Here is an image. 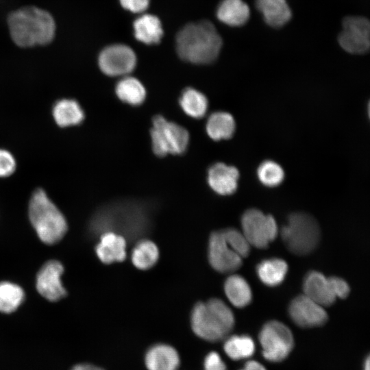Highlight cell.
I'll use <instances>...</instances> for the list:
<instances>
[{
	"instance_id": "5bb4252c",
	"label": "cell",
	"mask_w": 370,
	"mask_h": 370,
	"mask_svg": "<svg viewBox=\"0 0 370 370\" xmlns=\"http://www.w3.org/2000/svg\"><path fill=\"white\" fill-rule=\"evenodd\" d=\"M64 267L59 261L47 262L36 276V286L38 292L50 301H57L64 297L66 291L61 281Z\"/></svg>"
},
{
	"instance_id": "e0dca14e",
	"label": "cell",
	"mask_w": 370,
	"mask_h": 370,
	"mask_svg": "<svg viewBox=\"0 0 370 370\" xmlns=\"http://www.w3.org/2000/svg\"><path fill=\"white\" fill-rule=\"evenodd\" d=\"M126 246L127 241L123 236L114 232H106L101 234L95 252L103 263L111 264L125 259Z\"/></svg>"
},
{
	"instance_id": "8fae6325",
	"label": "cell",
	"mask_w": 370,
	"mask_h": 370,
	"mask_svg": "<svg viewBox=\"0 0 370 370\" xmlns=\"http://www.w3.org/2000/svg\"><path fill=\"white\" fill-rule=\"evenodd\" d=\"M136 62V56L132 49L122 44L106 47L98 58L100 70L110 77L129 75L135 69Z\"/></svg>"
},
{
	"instance_id": "ba28073f",
	"label": "cell",
	"mask_w": 370,
	"mask_h": 370,
	"mask_svg": "<svg viewBox=\"0 0 370 370\" xmlns=\"http://www.w3.org/2000/svg\"><path fill=\"white\" fill-rule=\"evenodd\" d=\"M241 227L249 244L258 249L267 248L278 234L274 217L255 208L247 210L243 213Z\"/></svg>"
},
{
	"instance_id": "5b68a950",
	"label": "cell",
	"mask_w": 370,
	"mask_h": 370,
	"mask_svg": "<svg viewBox=\"0 0 370 370\" xmlns=\"http://www.w3.org/2000/svg\"><path fill=\"white\" fill-rule=\"evenodd\" d=\"M29 217L39 238L45 244L59 242L66 232L67 223L64 215L41 188L32 194Z\"/></svg>"
},
{
	"instance_id": "6da1fadb",
	"label": "cell",
	"mask_w": 370,
	"mask_h": 370,
	"mask_svg": "<svg viewBox=\"0 0 370 370\" xmlns=\"http://www.w3.org/2000/svg\"><path fill=\"white\" fill-rule=\"evenodd\" d=\"M7 26L12 42L22 48L51 43L56 28L52 15L34 5L23 6L11 12L7 17Z\"/></svg>"
},
{
	"instance_id": "e575fe53",
	"label": "cell",
	"mask_w": 370,
	"mask_h": 370,
	"mask_svg": "<svg viewBox=\"0 0 370 370\" xmlns=\"http://www.w3.org/2000/svg\"><path fill=\"white\" fill-rule=\"evenodd\" d=\"M204 370H227L220 356L214 352L209 353L204 360Z\"/></svg>"
},
{
	"instance_id": "f1b7e54d",
	"label": "cell",
	"mask_w": 370,
	"mask_h": 370,
	"mask_svg": "<svg viewBox=\"0 0 370 370\" xmlns=\"http://www.w3.org/2000/svg\"><path fill=\"white\" fill-rule=\"evenodd\" d=\"M25 297L23 288L10 282H0V312L11 313L22 304Z\"/></svg>"
},
{
	"instance_id": "d590c367",
	"label": "cell",
	"mask_w": 370,
	"mask_h": 370,
	"mask_svg": "<svg viewBox=\"0 0 370 370\" xmlns=\"http://www.w3.org/2000/svg\"><path fill=\"white\" fill-rule=\"evenodd\" d=\"M121 5L132 12L140 13L149 6V0H120Z\"/></svg>"
},
{
	"instance_id": "ab89813d",
	"label": "cell",
	"mask_w": 370,
	"mask_h": 370,
	"mask_svg": "<svg viewBox=\"0 0 370 370\" xmlns=\"http://www.w3.org/2000/svg\"><path fill=\"white\" fill-rule=\"evenodd\" d=\"M367 115L370 121V100L368 101V103H367Z\"/></svg>"
},
{
	"instance_id": "4fadbf2b",
	"label": "cell",
	"mask_w": 370,
	"mask_h": 370,
	"mask_svg": "<svg viewBox=\"0 0 370 370\" xmlns=\"http://www.w3.org/2000/svg\"><path fill=\"white\" fill-rule=\"evenodd\" d=\"M288 314L292 321L301 328L321 326L328 319L324 307L304 294L292 299L288 306Z\"/></svg>"
},
{
	"instance_id": "52a82bcc",
	"label": "cell",
	"mask_w": 370,
	"mask_h": 370,
	"mask_svg": "<svg viewBox=\"0 0 370 370\" xmlns=\"http://www.w3.org/2000/svg\"><path fill=\"white\" fill-rule=\"evenodd\" d=\"M149 134L151 149L158 157H164L169 154L180 156L188 147V131L161 114L153 117Z\"/></svg>"
},
{
	"instance_id": "60d3db41",
	"label": "cell",
	"mask_w": 370,
	"mask_h": 370,
	"mask_svg": "<svg viewBox=\"0 0 370 370\" xmlns=\"http://www.w3.org/2000/svg\"><path fill=\"white\" fill-rule=\"evenodd\" d=\"M243 370H245V369H243Z\"/></svg>"
},
{
	"instance_id": "1f68e13d",
	"label": "cell",
	"mask_w": 370,
	"mask_h": 370,
	"mask_svg": "<svg viewBox=\"0 0 370 370\" xmlns=\"http://www.w3.org/2000/svg\"><path fill=\"white\" fill-rule=\"evenodd\" d=\"M222 232L228 245L241 258L249 255L251 245L242 232L230 227L222 230Z\"/></svg>"
},
{
	"instance_id": "d6a6232c",
	"label": "cell",
	"mask_w": 370,
	"mask_h": 370,
	"mask_svg": "<svg viewBox=\"0 0 370 370\" xmlns=\"http://www.w3.org/2000/svg\"><path fill=\"white\" fill-rule=\"evenodd\" d=\"M16 167V162L14 156L9 151L0 149V177L11 175Z\"/></svg>"
},
{
	"instance_id": "d4e9b609",
	"label": "cell",
	"mask_w": 370,
	"mask_h": 370,
	"mask_svg": "<svg viewBox=\"0 0 370 370\" xmlns=\"http://www.w3.org/2000/svg\"><path fill=\"white\" fill-rule=\"evenodd\" d=\"M224 292L230 303L236 308H244L252 300V292L247 280L242 276L233 274L224 282Z\"/></svg>"
},
{
	"instance_id": "30bf717a",
	"label": "cell",
	"mask_w": 370,
	"mask_h": 370,
	"mask_svg": "<svg viewBox=\"0 0 370 370\" xmlns=\"http://www.w3.org/2000/svg\"><path fill=\"white\" fill-rule=\"evenodd\" d=\"M338 40L340 46L352 54H365L370 51V21L360 16L345 17Z\"/></svg>"
},
{
	"instance_id": "f35d334b",
	"label": "cell",
	"mask_w": 370,
	"mask_h": 370,
	"mask_svg": "<svg viewBox=\"0 0 370 370\" xmlns=\"http://www.w3.org/2000/svg\"><path fill=\"white\" fill-rule=\"evenodd\" d=\"M364 370H370V354L366 358L365 360Z\"/></svg>"
},
{
	"instance_id": "4dcf8cb0",
	"label": "cell",
	"mask_w": 370,
	"mask_h": 370,
	"mask_svg": "<svg viewBox=\"0 0 370 370\" xmlns=\"http://www.w3.org/2000/svg\"><path fill=\"white\" fill-rule=\"evenodd\" d=\"M259 181L268 187L279 186L284 179V171L282 166L272 160L262 162L257 169Z\"/></svg>"
},
{
	"instance_id": "d6986e66",
	"label": "cell",
	"mask_w": 370,
	"mask_h": 370,
	"mask_svg": "<svg viewBox=\"0 0 370 370\" xmlns=\"http://www.w3.org/2000/svg\"><path fill=\"white\" fill-rule=\"evenodd\" d=\"M56 123L61 127L80 125L85 119V112L75 99L64 98L58 100L52 108Z\"/></svg>"
},
{
	"instance_id": "4316f807",
	"label": "cell",
	"mask_w": 370,
	"mask_h": 370,
	"mask_svg": "<svg viewBox=\"0 0 370 370\" xmlns=\"http://www.w3.org/2000/svg\"><path fill=\"white\" fill-rule=\"evenodd\" d=\"M136 38L147 45L158 43L163 35L159 18L152 14H143L134 23Z\"/></svg>"
},
{
	"instance_id": "836d02e7",
	"label": "cell",
	"mask_w": 370,
	"mask_h": 370,
	"mask_svg": "<svg viewBox=\"0 0 370 370\" xmlns=\"http://www.w3.org/2000/svg\"><path fill=\"white\" fill-rule=\"evenodd\" d=\"M332 290L336 298L345 299L350 293L347 282L338 276L328 277Z\"/></svg>"
},
{
	"instance_id": "2e32d148",
	"label": "cell",
	"mask_w": 370,
	"mask_h": 370,
	"mask_svg": "<svg viewBox=\"0 0 370 370\" xmlns=\"http://www.w3.org/2000/svg\"><path fill=\"white\" fill-rule=\"evenodd\" d=\"M303 291L306 296L323 307L332 305L336 299L328 278L317 271L306 273L303 281Z\"/></svg>"
},
{
	"instance_id": "7a4b0ae2",
	"label": "cell",
	"mask_w": 370,
	"mask_h": 370,
	"mask_svg": "<svg viewBox=\"0 0 370 370\" xmlns=\"http://www.w3.org/2000/svg\"><path fill=\"white\" fill-rule=\"evenodd\" d=\"M223 41L214 25L208 21L186 25L176 36L179 57L188 62L206 64L218 58Z\"/></svg>"
},
{
	"instance_id": "74e56055",
	"label": "cell",
	"mask_w": 370,
	"mask_h": 370,
	"mask_svg": "<svg viewBox=\"0 0 370 370\" xmlns=\"http://www.w3.org/2000/svg\"><path fill=\"white\" fill-rule=\"evenodd\" d=\"M71 370H103L98 367L89 364H79L75 366Z\"/></svg>"
},
{
	"instance_id": "8d00e7d4",
	"label": "cell",
	"mask_w": 370,
	"mask_h": 370,
	"mask_svg": "<svg viewBox=\"0 0 370 370\" xmlns=\"http://www.w3.org/2000/svg\"><path fill=\"white\" fill-rule=\"evenodd\" d=\"M245 370H266L264 367L260 362L255 360L247 361L245 365Z\"/></svg>"
},
{
	"instance_id": "277c9868",
	"label": "cell",
	"mask_w": 370,
	"mask_h": 370,
	"mask_svg": "<svg viewBox=\"0 0 370 370\" xmlns=\"http://www.w3.org/2000/svg\"><path fill=\"white\" fill-rule=\"evenodd\" d=\"M234 322L232 310L217 298L197 303L191 312L193 331L208 341L215 342L225 338L233 329Z\"/></svg>"
},
{
	"instance_id": "44dd1931",
	"label": "cell",
	"mask_w": 370,
	"mask_h": 370,
	"mask_svg": "<svg viewBox=\"0 0 370 370\" xmlns=\"http://www.w3.org/2000/svg\"><path fill=\"white\" fill-rule=\"evenodd\" d=\"M256 5L264 21L273 27H280L291 18V10L286 0H256Z\"/></svg>"
},
{
	"instance_id": "3957f363",
	"label": "cell",
	"mask_w": 370,
	"mask_h": 370,
	"mask_svg": "<svg viewBox=\"0 0 370 370\" xmlns=\"http://www.w3.org/2000/svg\"><path fill=\"white\" fill-rule=\"evenodd\" d=\"M94 219L92 225L94 230H99L97 232H114L121 234V232L136 236L147 225V207L136 201H118L105 206Z\"/></svg>"
},
{
	"instance_id": "cb8c5ba5",
	"label": "cell",
	"mask_w": 370,
	"mask_h": 370,
	"mask_svg": "<svg viewBox=\"0 0 370 370\" xmlns=\"http://www.w3.org/2000/svg\"><path fill=\"white\" fill-rule=\"evenodd\" d=\"M236 129L235 120L228 112L218 111L212 113L206 123V132L213 140L230 138Z\"/></svg>"
},
{
	"instance_id": "484cf974",
	"label": "cell",
	"mask_w": 370,
	"mask_h": 370,
	"mask_svg": "<svg viewBox=\"0 0 370 370\" xmlns=\"http://www.w3.org/2000/svg\"><path fill=\"white\" fill-rule=\"evenodd\" d=\"M287 271L286 262L278 258L264 259L256 267L259 280L268 286L280 285L284 280Z\"/></svg>"
},
{
	"instance_id": "9c48e42d",
	"label": "cell",
	"mask_w": 370,
	"mask_h": 370,
	"mask_svg": "<svg viewBox=\"0 0 370 370\" xmlns=\"http://www.w3.org/2000/svg\"><path fill=\"white\" fill-rule=\"evenodd\" d=\"M263 356L271 362H280L288 356L293 347V336L283 323L272 320L267 322L259 333Z\"/></svg>"
},
{
	"instance_id": "83f0119b",
	"label": "cell",
	"mask_w": 370,
	"mask_h": 370,
	"mask_svg": "<svg viewBox=\"0 0 370 370\" xmlns=\"http://www.w3.org/2000/svg\"><path fill=\"white\" fill-rule=\"evenodd\" d=\"M159 258V250L151 241L143 239L138 241L132 251L131 259L138 269L145 270L151 268Z\"/></svg>"
},
{
	"instance_id": "8992f818",
	"label": "cell",
	"mask_w": 370,
	"mask_h": 370,
	"mask_svg": "<svg viewBox=\"0 0 370 370\" xmlns=\"http://www.w3.org/2000/svg\"><path fill=\"white\" fill-rule=\"evenodd\" d=\"M281 237L286 248L297 256H306L317 247L321 237L317 221L305 212H294L282 227Z\"/></svg>"
},
{
	"instance_id": "ac0fdd59",
	"label": "cell",
	"mask_w": 370,
	"mask_h": 370,
	"mask_svg": "<svg viewBox=\"0 0 370 370\" xmlns=\"http://www.w3.org/2000/svg\"><path fill=\"white\" fill-rule=\"evenodd\" d=\"M180 356L175 348L166 344H157L147 352L145 362L147 370H177Z\"/></svg>"
},
{
	"instance_id": "7c38bea8",
	"label": "cell",
	"mask_w": 370,
	"mask_h": 370,
	"mask_svg": "<svg viewBox=\"0 0 370 370\" xmlns=\"http://www.w3.org/2000/svg\"><path fill=\"white\" fill-rule=\"evenodd\" d=\"M208 252L210 264L219 273H232L242 265L243 258L228 245L222 230L210 234Z\"/></svg>"
},
{
	"instance_id": "9a60e30c",
	"label": "cell",
	"mask_w": 370,
	"mask_h": 370,
	"mask_svg": "<svg viewBox=\"0 0 370 370\" xmlns=\"http://www.w3.org/2000/svg\"><path fill=\"white\" fill-rule=\"evenodd\" d=\"M239 172L233 166L217 162L208 170L207 182L210 188L220 195H230L237 189Z\"/></svg>"
},
{
	"instance_id": "f546056e",
	"label": "cell",
	"mask_w": 370,
	"mask_h": 370,
	"mask_svg": "<svg viewBox=\"0 0 370 370\" xmlns=\"http://www.w3.org/2000/svg\"><path fill=\"white\" fill-rule=\"evenodd\" d=\"M224 351L233 360H241L251 356L255 350L253 339L247 335H234L224 343Z\"/></svg>"
},
{
	"instance_id": "7402d4cb",
	"label": "cell",
	"mask_w": 370,
	"mask_h": 370,
	"mask_svg": "<svg viewBox=\"0 0 370 370\" xmlns=\"http://www.w3.org/2000/svg\"><path fill=\"white\" fill-rule=\"evenodd\" d=\"M248 5L243 0H221L217 9V17L230 26H241L249 18Z\"/></svg>"
},
{
	"instance_id": "603a6c76",
	"label": "cell",
	"mask_w": 370,
	"mask_h": 370,
	"mask_svg": "<svg viewBox=\"0 0 370 370\" xmlns=\"http://www.w3.org/2000/svg\"><path fill=\"white\" fill-rule=\"evenodd\" d=\"M178 103L186 115L195 119L204 117L208 108L206 96L193 87L185 88L182 91Z\"/></svg>"
},
{
	"instance_id": "ffe728a7",
	"label": "cell",
	"mask_w": 370,
	"mask_h": 370,
	"mask_svg": "<svg viewBox=\"0 0 370 370\" xmlns=\"http://www.w3.org/2000/svg\"><path fill=\"white\" fill-rule=\"evenodd\" d=\"M114 93L121 102L134 107L142 105L147 98V90L143 84L130 75L120 78L115 84Z\"/></svg>"
}]
</instances>
